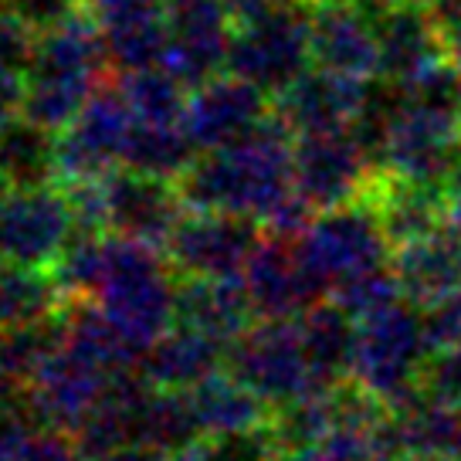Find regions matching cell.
<instances>
[{"label":"cell","instance_id":"f35d334b","mask_svg":"<svg viewBox=\"0 0 461 461\" xmlns=\"http://www.w3.org/2000/svg\"><path fill=\"white\" fill-rule=\"evenodd\" d=\"M441 187H445L447 201H461V130L455 136V143L447 149L445 176H441Z\"/></svg>","mask_w":461,"mask_h":461},{"label":"cell","instance_id":"5b68a950","mask_svg":"<svg viewBox=\"0 0 461 461\" xmlns=\"http://www.w3.org/2000/svg\"><path fill=\"white\" fill-rule=\"evenodd\" d=\"M299 251L332 295L346 282L390 265L393 245L376 217L374 203L363 197V201L319 211V217H312L299 234Z\"/></svg>","mask_w":461,"mask_h":461},{"label":"cell","instance_id":"9a60e30c","mask_svg":"<svg viewBox=\"0 0 461 461\" xmlns=\"http://www.w3.org/2000/svg\"><path fill=\"white\" fill-rule=\"evenodd\" d=\"M167 11V72L184 86H201L228 61L224 0H163Z\"/></svg>","mask_w":461,"mask_h":461},{"label":"cell","instance_id":"3957f363","mask_svg":"<svg viewBox=\"0 0 461 461\" xmlns=\"http://www.w3.org/2000/svg\"><path fill=\"white\" fill-rule=\"evenodd\" d=\"M428 357L431 346L424 336L420 305L401 299L380 312L357 319L349 380L387 407H397L418 393Z\"/></svg>","mask_w":461,"mask_h":461},{"label":"cell","instance_id":"836d02e7","mask_svg":"<svg viewBox=\"0 0 461 461\" xmlns=\"http://www.w3.org/2000/svg\"><path fill=\"white\" fill-rule=\"evenodd\" d=\"M420 319H424V336L431 353L447 349V346L461 343V285L420 305Z\"/></svg>","mask_w":461,"mask_h":461},{"label":"cell","instance_id":"8fae6325","mask_svg":"<svg viewBox=\"0 0 461 461\" xmlns=\"http://www.w3.org/2000/svg\"><path fill=\"white\" fill-rule=\"evenodd\" d=\"M99 203L105 230L136 238L163 251L187 207L163 176H149L140 170H109L105 176H99Z\"/></svg>","mask_w":461,"mask_h":461},{"label":"cell","instance_id":"7dc6e473","mask_svg":"<svg viewBox=\"0 0 461 461\" xmlns=\"http://www.w3.org/2000/svg\"><path fill=\"white\" fill-rule=\"evenodd\" d=\"M312 4H316V0H312Z\"/></svg>","mask_w":461,"mask_h":461},{"label":"cell","instance_id":"74e56055","mask_svg":"<svg viewBox=\"0 0 461 461\" xmlns=\"http://www.w3.org/2000/svg\"><path fill=\"white\" fill-rule=\"evenodd\" d=\"M17 105H24V78L21 75H0V130L14 119Z\"/></svg>","mask_w":461,"mask_h":461},{"label":"cell","instance_id":"44dd1931","mask_svg":"<svg viewBox=\"0 0 461 461\" xmlns=\"http://www.w3.org/2000/svg\"><path fill=\"white\" fill-rule=\"evenodd\" d=\"M228 366V346L173 322L170 330L149 346L140 360V374L146 384L163 390H190L197 387L203 376L217 374Z\"/></svg>","mask_w":461,"mask_h":461},{"label":"cell","instance_id":"cb8c5ba5","mask_svg":"<svg viewBox=\"0 0 461 461\" xmlns=\"http://www.w3.org/2000/svg\"><path fill=\"white\" fill-rule=\"evenodd\" d=\"M68 295L61 292L55 272L0 261V330H21L61 316Z\"/></svg>","mask_w":461,"mask_h":461},{"label":"cell","instance_id":"ba28073f","mask_svg":"<svg viewBox=\"0 0 461 461\" xmlns=\"http://www.w3.org/2000/svg\"><path fill=\"white\" fill-rule=\"evenodd\" d=\"M75 230L78 217L61 190L34 184L0 194V261L55 268Z\"/></svg>","mask_w":461,"mask_h":461},{"label":"cell","instance_id":"60d3db41","mask_svg":"<svg viewBox=\"0 0 461 461\" xmlns=\"http://www.w3.org/2000/svg\"><path fill=\"white\" fill-rule=\"evenodd\" d=\"M272 0H224V7H228L234 17H248L255 14V11H261V7H268Z\"/></svg>","mask_w":461,"mask_h":461},{"label":"cell","instance_id":"d6a6232c","mask_svg":"<svg viewBox=\"0 0 461 461\" xmlns=\"http://www.w3.org/2000/svg\"><path fill=\"white\" fill-rule=\"evenodd\" d=\"M418 390L438 403H461V343L428 357Z\"/></svg>","mask_w":461,"mask_h":461},{"label":"cell","instance_id":"603a6c76","mask_svg":"<svg viewBox=\"0 0 461 461\" xmlns=\"http://www.w3.org/2000/svg\"><path fill=\"white\" fill-rule=\"evenodd\" d=\"M194 418L201 434H238L265 428L272 418V403H265L255 390L241 384L228 366L203 376L197 387L187 390Z\"/></svg>","mask_w":461,"mask_h":461},{"label":"cell","instance_id":"1f68e13d","mask_svg":"<svg viewBox=\"0 0 461 461\" xmlns=\"http://www.w3.org/2000/svg\"><path fill=\"white\" fill-rule=\"evenodd\" d=\"M330 299H336L353 319H363L370 316V312H380L387 305L401 303L407 295L401 292V282H397V275L390 272V265H384V268H374V272H366L360 278L339 285Z\"/></svg>","mask_w":461,"mask_h":461},{"label":"cell","instance_id":"f6af8a7d","mask_svg":"<svg viewBox=\"0 0 461 461\" xmlns=\"http://www.w3.org/2000/svg\"><path fill=\"white\" fill-rule=\"evenodd\" d=\"M370 11H387V7H397V4H407V0H360Z\"/></svg>","mask_w":461,"mask_h":461},{"label":"cell","instance_id":"7bdbcfd3","mask_svg":"<svg viewBox=\"0 0 461 461\" xmlns=\"http://www.w3.org/2000/svg\"><path fill=\"white\" fill-rule=\"evenodd\" d=\"M387 461H447L441 455H420V451H401V455H393Z\"/></svg>","mask_w":461,"mask_h":461},{"label":"cell","instance_id":"d590c367","mask_svg":"<svg viewBox=\"0 0 461 461\" xmlns=\"http://www.w3.org/2000/svg\"><path fill=\"white\" fill-rule=\"evenodd\" d=\"M0 7L21 17L28 28H51L72 14V0H0Z\"/></svg>","mask_w":461,"mask_h":461},{"label":"cell","instance_id":"277c9868","mask_svg":"<svg viewBox=\"0 0 461 461\" xmlns=\"http://www.w3.org/2000/svg\"><path fill=\"white\" fill-rule=\"evenodd\" d=\"M312 61V0H272L255 14L238 17L228 65L261 92H285Z\"/></svg>","mask_w":461,"mask_h":461},{"label":"cell","instance_id":"bcb514c9","mask_svg":"<svg viewBox=\"0 0 461 461\" xmlns=\"http://www.w3.org/2000/svg\"><path fill=\"white\" fill-rule=\"evenodd\" d=\"M272 461H305V455H295V451H278Z\"/></svg>","mask_w":461,"mask_h":461},{"label":"cell","instance_id":"7c38bea8","mask_svg":"<svg viewBox=\"0 0 461 461\" xmlns=\"http://www.w3.org/2000/svg\"><path fill=\"white\" fill-rule=\"evenodd\" d=\"M109 380H113V370H105L61 343L41 363V370L31 376L24 414L38 424L75 434L82 428V420L95 411L102 393L109 390Z\"/></svg>","mask_w":461,"mask_h":461},{"label":"cell","instance_id":"4fadbf2b","mask_svg":"<svg viewBox=\"0 0 461 461\" xmlns=\"http://www.w3.org/2000/svg\"><path fill=\"white\" fill-rule=\"evenodd\" d=\"M241 278L258 319H295L319 299H330L326 285L299 251V234L288 238L265 230Z\"/></svg>","mask_w":461,"mask_h":461},{"label":"cell","instance_id":"f546056e","mask_svg":"<svg viewBox=\"0 0 461 461\" xmlns=\"http://www.w3.org/2000/svg\"><path fill=\"white\" fill-rule=\"evenodd\" d=\"M184 82L170 72H153V68H136L130 82L122 86V95L130 102L136 119L146 122H184Z\"/></svg>","mask_w":461,"mask_h":461},{"label":"cell","instance_id":"8992f818","mask_svg":"<svg viewBox=\"0 0 461 461\" xmlns=\"http://www.w3.org/2000/svg\"><path fill=\"white\" fill-rule=\"evenodd\" d=\"M228 370L272 407L326 390L309 360L299 316L255 319V326L228 346Z\"/></svg>","mask_w":461,"mask_h":461},{"label":"cell","instance_id":"f1b7e54d","mask_svg":"<svg viewBox=\"0 0 461 461\" xmlns=\"http://www.w3.org/2000/svg\"><path fill=\"white\" fill-rule=\"evenodd\" d=\"M55 167V140L34 119L17 122L11 119L0 130V176L11 187H34L48 184Z\"/></svg>","mask_w":461,"mask_h":461},{"label":"cell","instance_id":"30bf717a","mask_svg":"<svg viewBox=\"0 0 461 461\" xmlns=\"http://www.w3.org/2000/svg\"><path fill=\"white\" fill-rule=\"evenodd\" d=\"M132 122L136 115L122 92H95L55 143L58 173L68 184L105 176L115 159H122L126 153Z\"/></svg>","mask_w":461,"mask_h":461},{"label":"cell","instance_id":"ee69618b","mask_svg":"<svg viewBox=\"0 0 461 461\" xmlns=\"http://www.w3.org/2000/svg\"><path fill=\"white\" fill-rule=\"evenodd\" d=\"M88 4H95L99 14H109V11H119V7H126V4H140V0H88Z\"/></svg>","mask_w":461,"mask_h":461},{"label":"cell","instance_id":"e0dca14e","mask_svg":"<svg viewBox=\"0 0 461 461\" xmlns=\"http://www.w3.org/2000/svg\"><path fill=\"white\" fill-rule=\"evenodd\" d=\"M380 31V86L407 88L445 61V41L424 0L374 11Z\"/></svg>","mask_w":461,"mask_h":461},{"label":"cell","instance_id":"8d00e7d4","mask_svg":"<svg viewBox=\"0 0 461 461\" xmlns=\"http://www.w3.org/2000/svg\"><path fill=\"white\" fill-rule=\"evenodd\" d=\"M38 420H31L28 414H0V461H21L24 455V441L34 431Z\"/></svg>","mask_w":461,"mask_h":461},{"label":"cell","instance_id":"6da1fadb","mask_svg":"<svg viewBox=\"0 0 461 461\" xmlns=\"http://www.w3.org/2000/svg\"><path fill=\"white\" fill-rule=\"evenodd\" d=\"M295 132L275 115L228 146L207 149L180 176L187 211L255 217L261 228L295 197Z\"/></svg>","mask_w":461,"mask_h":461},{"label":"cell","instance_id":"4dcf8cb0","mask_svg":"<svg viewBox=\"0 0 461 461\" xmlns=\"http://www.w3.org/2000/svg\"><path fill=\"white\" fill-rule=\"evenodd\" d=\"M278 455L275 438L265 428L238 434H201L187 451H180V461H272Z\"/></svg>","mask_w":461,"mask_h":461},{"label":"cell","instance_id":"ac0fdd59","mask_svg":"<svg viewBox=\"0 0 461 461\" xmlns=\"http://www.w3.org/2000/svg\"><path fill=\"white\" fill-rule=\"evenodd\" d=\"M265 92L251 86L248 78H207L187 99L184 109V130L197 149H217L241 140L258 122H265Z\"/></svg>","mask_w":461,"mask_h":461},{"label":"cell","instance_id":"d6986e66","mask_svg":"<svg viewBox=\"0 0 461 461\" xmlns=\"http://www.w3.org/2000/svg\"><path fill=\"white\" fill-rule=\"evenodd\" d=\"M255 305L245 278H187L176 282V322L230 346L255 326Z\"/></svg>","mask_w":461,"mask_h":461},{"label":"cell","instance_id":"5bb4252c","mask_svg":"<svg viewBox=\"0 0 461 461\" xmlns=\"http://www.w3.org/2000/svg\"><path fill=\"white\" fill-rule=\"evenodd\" d=\"M312 61L316 68L380 82V31L376 14L360 0L312 4Z\"/></svg>","mask_w":461,"mask_h":461},{"label":"cell","instance_id":"7402d4cb","mask_svg":"<svg viewBox=\"0 0 461 461\" xmlns=\"http://www.w3.org/2000/svg\"><path fill=\"white\" fill-rule=\"evenodd\" d=\"M390 272L397 275L401 292L411 303L428 305L461 285V241L441 228L418 241L397 245L390 255Z\"/></svg>","mask_w":461,"mask_h":461},{"label":"cell","instance_id":"b9f144b4","mask_svg":"<svg viewBox=\"0 0 461 461\" xmlns=\"http://www.w3.org/2000/svg\"><path fill=\"white\" fill-rule=\"evenodd\" d=\"M445 228L455 234L461 241V201H451L447 203V214H445Z\"/></svg>","mask_w":461,"mask_h":461},{"label":"cell","instance_id":"52a82bcc","mask_svg":"<svg viewBox=\"0 0 461 461\" xmlns=\"http://www.w3.org/2000/svg\"><path fill=\"white\" fill-rule=\"evenodd\" d=\"M376 173L380 167L357 126L295 136V190L312 211L363 201Z\"/></svg>","mask_w":461,"mask_h":461},{"label":"cell","instance_id":"ffe728a7","mask_svg":"<svg viewBox=\"0 0 461 461\" xmlns=\"http://www.w3.org/2000/svg\"><path fill=\"white\" fill-rule=\"evenodd\" d=\"M366 201L374 203L393 248L445 228L447 203H451L441 184L411 180V176H397L387 170L376 173V180L366 190Z\"/></svg>","mask_w":461,"mask_h":461},{"label":"cell","instance_id":"484cf974","mask_svg":"<svg viewBox=\"0 0 461 461\" xmlns=\"http://www.w3.org/2000/svg\"><path fill=\"white\" fill-rule=\"evenodd\" d=\"M201 438V424L194 418L187 390L146 387L132 414V445H153L163 451H187Z\"/></svg>","mask_w":461,"mask_h":461},{"label":"cell","instance_id":"2e32d148","mask_svg":"<svg viewBox=\"0 0 461 461\" xmlns=\"http://www.w3.org/2000/svg\"><path fill=\"white\" fill-rule=\"evenodd\" d=\"M370 99H374L370 82L346 78V75L326 72V68H312V72L299 75L285 92H278L275 115L295 136L353 130L366 113Z\"/></svg>","mask_w":461,"mask_h":461},{"label":"cell","instance_id":"7a4b0ae2","mask_svg":"<svg viewBox=\"0 0 461 461\" xmlns=\"http://www.w3.org/2000/svg\"><path fill=\"white\" fill-rule=\"evenodd\" d=\"M109 44L102 28L75 14L48 28L44 41L31 51L24 72V115L44 130H61L95 95Z\"/></svg>","mask_w":461,"mask_h":461},{"label":"cell","instance_id":"d4e9b609","mask_svg":"<svg viewBox=\"0 0 461 461\" xmlns=\"http://www.w3.org/2000/svg\"><path fill=\"white\" fill-rule=\"evenodd\" d=\"M303 339L309 360L316 366L319 380L326 387H336L349 380V360H353V339H357V319L346 312L336 299H319L303 316Z\"/></svg>","mask_w":461,"mask_h":461},{"label":"cell","instance_id":"ab89813d","mask_svg":"<svg viewBox=\"0 0 461 461\" xmlns=\"http://www.w3.org/2000/svg\"><path fill=\"white\" fill-rule=\"evenodd\" d=\"M102 461H180L173 451H163V447H153V445H126L113 451V455H105Z\"/></svg>","mask_w":461,"mask_h":461},{"label":"cell","instance_id":"e575fe53","mask_svg":"<svg viewBox=\"0 0 461 461\" xmlns=\"http://www.w3.org/2000/svg\"><path fill=\"white\" fill-rule=\"evenodd\" d=\"M28 24L14 17L11 11L0 7V75H21L28 72L31 61V41H28Z\"/></svg>","mask_w":461,"mask_h":461},{"label":"cell","instance_id":"83f0119b","mask_svg":"<svg viewBox=\"0 0 461 461\" xmlns=\"http://www.w3.org/2000/svg\"><path fill=\"white\" fill-rule=\"evenodd\" d=\"M194 140L187 136L184 122H146L136 119L130 132V143L122 153V163L130 170L180 180L194 163Z\"/></svg>","mask_w":461,"mask_h":461},{"label":"cell","instance_id":"9c48e42d","mask_svg":"<svg viewBox=\"0 0 461 461\" xmlns=\"http://www.w3.org/2000/svg\"><path fill=\"white\" fill-rule=\"evenodd\" d=\"M265 238L255 217L224 211H190L167 241V258L187 278H241Z\"/></svg>","mask_w":461,"mask_h":461},{"label":"cell","instance_id":"4316f807","mask_svg":"<svg viewBox=\"0 0 461 461\" xmlns=\"http://www.w3.org/2000/svg\"><path fill=\"white\" fill-rule=\"evenodd\" d=\"M343 384L272 407L268 431H272V438H275V447H278V451H295V455L316 447L319 441L336 428V420H339Z\"/></svg>","mask_w":461,"mask_h":461}]
</instances>
